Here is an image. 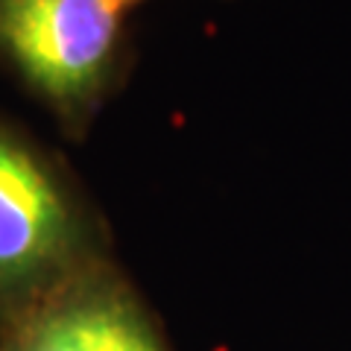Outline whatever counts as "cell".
<instances>
[{
    "label": "cell",
    "mask_w": 351,
    "mask_h": 351,
    "mask_svg": "<svg viewBox=\"0 0 351 351\" xmlns=\"http://www.w3.org/2000/svg\"><path fill=\"white\" fill-rule=\"evenodd\" d=\"M0 351H170L112 258L80 269L0 328Z\"/></svg>",
    "instance_id": "3"
},
{
    "label": "cell",
    "mask_w": 351,
    "mask_h": 351,
    "mask_svg": "<svg viewBox=\"0 0 351 351\" xmlns=\"http://www.w3.org/2000/svg\"><path fill=\"white\" fill-rule=\"evenodd\" d=\"M108 258L103 226L41 147L0 120V328Z\"/></svg>",
    "instance_id": "1"
},
{
    "label": "cell",
    "mask_w": 351,
    "mask_h": 351,
    "mask_svg": "<svg viewBox=\"0 0 351 351\" xmlns=\"http://www.w3.org/2000/svg\"><path fill=\"white\" fill-rule=\"evenodd\" d=\"M147 0H0V62L82 135L129 64V21Z\"/></svg>",
    "instance_id": "2"
}]
</instances>
